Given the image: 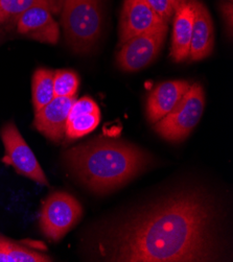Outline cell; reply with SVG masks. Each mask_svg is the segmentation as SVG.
Wrapping results in <instances>:
<instances>
[{"label":"cell","instance_id":"1","mask_svg":"<svg viewBox=\"0 0 233 262\" xmlns=\"http://www.w3.org/2000/svg\"><path fill=\"white\" fill-rule=\"evenodd\" d=\"M219 211L208 194L178 191L113 227L99 243L108 261L201 262L220 259Z\"/></svg>","mask_w":233,"mask_h":262},{"label":"cell","instance_id":"16","mask_svg":"<svg viewBox=\"0 0 233 262\" xmlns=\"http://www.w3.org/2000/svg\"><path fill=\"white\" fill-rule=\"evenodd\" d=\"M54 71L46 68H39L35 71L32 86L35 111L40 110L56 97L54 90Z\"/></svg>","mask_w":233,"mask_h":262},{"label":"cell","instance_id":"6","mask_svg":"<svg viewBox=\"0 0 233 262\" xmlns=\"http://www.w3.org/2000/svg\"><path fill=\"white\" fill-rule=\"evenodd\" d=\"M167 34V23L138 35L120 45L116 61L118 67L126 72L146 68L159 56Z\"/></svg>","mask_w":233,"mask_h":262},{"label":"cell","instance_id":"22","mask_svg":"<svg viewBox=\"0 0 233 262\" xmlns=\"http://www.w3.org/2000/svg\"><path fill=\"white\" fill-rule=\"evenodd\" d=\"M7 20H8L7 16H6V15H5V13L3 12V10L0 9V24L4 23V22H6Z\"/></svg>","mask_w":233,"mask_h":262},{"label":"cell","instance_id":"7","mask_svg":"<svg viewBox=\"0 0 233 262\" xmlns=\"http://www.w3.org/2000/svg\"><path fill=\"white\" fill-rule=\"evenodd\" d=\"M0 135L6 149L3 161L12 165L19 174L39 183L40 185L48 186L47 178L41 165L27 141L23 139L16 124L13 122L5 124Z\"/></svg>","mask_w":233,"mask_h":262},{"label":"cell","instance_id":"8","mask_svg":"<svg viewBox=\"0 0 233 262\" xmlns=\"http://www.w3.org/2000/svg\"><path fill=\"white\" fill-rule=\"evenodd\" d=\"M162 23L165 22L144 0H124L119 21L118 45L120 46L128 40L146 33Z\"/></svg>","mask_w":233,"mask_h":262},{"label":"cell","instance_id":"3","mask_svg":"<svg viewBox=\"0 0 233 262\" xmlns=\"http://www.w3.org/2000/svg\"><path fill=\"white\" fill-rule=\"evenodd\" d=\"M102 25V0H64L62 26L75 52L90 51L101 36Z\"/></svg>","mask_w":233,"mask_h":262},{"label":"cell","instance_id":"5","mask_svg":"<svg viewBox=\"0 0 233 262\" xmlns=\"http://www.w3.org/2000/svg\"><path fill=\"white\" fill-rule=\"evenodd\" d=\"M83 215V208L74 196L66 192H55L42 203L40 227L45 236L59 242Z\"/></svg>","mask_w":233,"mask_h":262},{"label":"cell","instance_id":"10","mask_svg":"<svg viewBox=\"0 0 233 262\" xmlns=\"http://www.w3.org/2000/svg\"><path fill=\"white\" fill-rule=\"evenodd\" d=\"M74 100V97H55L36 111L35 127L49 140L60 142L65 136L68 115Z\"/></svg>","mask_w":233,"mask_h":262},{"label":"cell","instance_id":"15","mask_svg":"<svg viewBox=\"0 0 233 262\" xmlns=\"http://www.w3.org/2000/svg\"><path fill=\"white\" fill-rule=\"evenodd\" d=\"M50 257L0 235V262H49Z\"/></svg>","mask_w":233,"mask_h":262},{"label":"cell","instance_id":"14","mask_svg":"<svg viewBox=\"0 0 233 262\" xmlns=\"http://www.w3.org/2000/svg\"><path fill=\"white\" fill-rule=\"evenodd\" d=\"M99 121L100 110L92 98L75 99L68 115L65 136L70 140L82 138L93 132Z\"/></svg>","mask_w":233,"mask_h":262},{"label":"cell","instance_id":"21","mask_svg":"<svg viewBox=\"0 0 233 262\" xmlns=\"http://www.w3.org/2000/svg\"><path fill=\"white\" fill-rule=\"evenodd\" d=\"M170 2H171V4L173 5L174 9L176 10V9L179 8L181 5H183V4L187 3V2H189V0H170Z\"/></svg>","mask_w":233,"mask_h":262},{"label":"cell","instance_id":"13","mask_svg":"<svg viewBox=\"0 0 233 262\" xmlns=\"http://www.w3.org/2000/svg\"><path fill=\"white\" fill-rule=\"evenodd\" d=\"M195 3V19L188 59L192 61H201L209 57L215 47V28L213 18L200 0Z\"/></svg>","mask_w":233,"mask_h":262},{"label":"cell","instance_id":"17","mask_svg":"<svg viewBox=\"0 0 233 262\" xmlns=\"http://www.w3.org/2000/svg\"><path fill=\"white\" fill-rule=\"evenodd\" d=\"M35 7H47L51 12L57 11L56 0H0V9L9 19H16Z\"/></svg>","mask_w":233,"mask_h":262},{"label":"cell","instance_id":"19","mask_svg":"<svg viewBox=\"0 0 233 262\" xmlns=\"http://www.w3.org/2000/svg\"><path fill=\"white\" fill-rule=\"evenodd\" d=\"M145 4L165 23H168L175 14V9L170 0H144Z\"/></svg>","mask_w":233,"mask_h":262},{"label":"cell","instance_id":"2","mask_svg":"<svg viewBox=\"0 0 233 262\" xmlns=\"http://www.w3.org/2000/svg\"><path fill=\"white\" fill-rule=\"evenodd\" d=\"M63 158L70 172L97 193L117 189L153 162L152 156L136 145L101 137L66 150Z\"/></svg>","mask_w":233,"mask_h":262},{"label":"cell","instance_id":"9","mask_svg":"<svg viewBox=\"0 0 233 262\" xmlns=\"http://www.w3.org/2000/svg\"><path fill=\"white\" fill-rule=\"evenodd\" d=\"M17 31L20 35L41 43L57 44L60 30L57 21L47 7H35L17 18Z\"/></svg>","mask_w":233,"mask_h":262},{"label":"cell","instance_id":"4","mask_svg":"<svg viewBox=\"0 0 233 262\" xmlns=\"http://www.w3.org/2000/svg\"><path fill=\"white\" fill-rule=\"evenodd\" d=\"M205 108V93L200 84H192L177 106L162 119L155 123L154 129L163 139L182 141L200 122Z\"/></svg>","mask_w":233,"mask_h":262},{"label":"cell","instance_id":"11","mask_svg":"<svg viewBox=\"0 0 233 262\" xmlns=\"http://www.w3.org/2000/svg\"><path fill=\"white\" fill-rule=\"evenodd\" d=\"M192 84L187 81H167L155 87L146 99V117L155 124L166 116L182 99Z\"/></svg>","mask_w":233,"mask_h":262},{"label":"cell","instance_id":"18","mask_svg":"<svg viewBox=\"0 0 233 262\" xmlns=\"http://www.w3.org/2000/svg\"><path fill=\"white\" fill-rule=\"evenodd\" d=\"M79 75L71 70H57L54 75L56 97H74L79 89Z\"/></svg>","mask_w":233,"mask_h":262},{"label":"cell","instance_id":"20","mask_svg":"<svg viewBox=\"0 0 233 262\" xmlns=\"http://www.w3.org/2000/svg\"><path fill=\"white\" fill-rule=\"evenodd\" d=\"M232 0H222L220 9L226 24V28L229 29V33L231 34L232 32V16H233V11H232Z\"/></svg>","mask_w":233,"mask_h":262},{"label":"cell","instance_id":"12","mask_svg":"<svg viewBox=\"0 0 233 262\" xmlns=\"http://www.w3.org/2000/svg\"><path fill=\"white\" fill-rule=\"evenodd\" d=\"M194 19V0H189V2L181 5L175 10V14L173 17L171 58L177 63L188 60Z\"/></svg>","mask_w":233,"mask_h":262}]
</instances>
